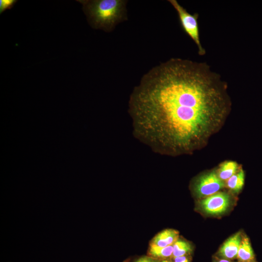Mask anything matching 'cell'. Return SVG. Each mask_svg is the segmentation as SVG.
Masks as SVG:
<instances>
[{
    "label": "cell",
    "mask_w": 262,
    "mask_h": 262,
    "mask_svg": "<svg viewBox=\"0 0 262 262\" xmlns=\"http://www.w3.org/2000/svg\"><path fill=\"white\" fill-rule=\"evenodd\" d=\"M227 86L204 62L172 58L144 74L129 101L135 134L158 151L201 146L230 108Z\"/></svg>",
    "instance_id": "6da1fadb"
},
{
    "label": "cell",
    "mask_w": 262,
    "mask_h": 262,
    "mask_svg": "<svg viewBox=\"0 0 262 262\" xmlns=\"http://www.w3.org/2000/svg\"><path fill=\"white\" fill-rule=\"evenodd\" d=\"M90 26L95 29L111 32L116 25L127 18L123 0H78Z\"/></svg>",
    "instance_id": "7a4b0ae2"
},
{
    "label": "cell",
    "mask_w": 262,
    "mask_h": 262,
    "mask_svg": "<svg viewBox=\"0 0 262 262\" xmlns=\"http://www.w3.org/2000/svg\"><path fill=\"white\" fill-rule=\"evenodd\" d=\"M168 1L176 11L182 30L196 45L198 54L201 56L204 55L206 54V50L200 40L198 22V14H192L189 13L176 0H169Z\"/></svg>",
    "instance_id": "3957f363"
},
{
    "label": "cell",
    "mask_w": 262,
    "mask_h": 262,
    "mask_svg": "<svg viewBox=\"0 0 262 262\" xmlns=\"http://www.w3.org/2000/svg\"><path fill=\"white\" fill-rule=\"evenodd\" d=\"M221 180L215 171L200 176L194 184V191L198 197H208L219 191L224 187Z\"/></svg>",
    "instance_id": "277c9868"
},
{
    "label": "cell",
    "mask_w": 262,
    "mask_h": 262,
    "mask_svg": "<svg viewBox=\"0 0 262 262\" xmlns=\"http://www.w3.org/2000/svg\"><path fill=\"white\" fill-rule=\"evenodd\" d=\"M230 204V197L224 192L215 193L199 201V205L207 213L217 215L224 213Z\"/></svg>",
    "instance_id": "5b68a950"
},
{
    "label": "cell",
    "mask_w": 262,
    "mask_h": 262,
    "mask_svg": "<svg viewBox=\"0 0 262 262\" xmlns=\"http://www.w3.org/2000/svg\"><path fill=\"white\" fill-rule=\"evenodd\" d=\"M242 239L240 232L229 238L221 247L219 251V255L223 258L228 259L236 258Z\"/></svg>",
    "instance_id": "8992f818"
},
{
    "label": "cell",
    "mask_w": 262,
    "mask_h": 262,
    "mask_svg": "<svg viewBox=\"0 0 262 262\" xmlns=\"http://www.w3.org/2000/svg\"><path fill=\"white\" fill-rule=\"evenodd\" d=\"M179 238V232L174 229H164L155 235L150 240L149 244L159 247L173 246Z\"/></svg>",
    "instance_id": "52a82bcc"
},
{
    "label": "cell",
    "mask_w": 262,
    "mask_h": 262,
    "mask_svg": "<svg viewBox=\"0 0 262 262\" xmlns=\"http://www.w3.org/2000/svg\"><path fill=\"white\" fill-rule=\"evenodd\" d=\"M173 246L159 247L149 245L147 255L158 260H169L173 257Z\"/></svg>",
    "instance_id": "ba28073f"
},
{
    "label": "cell",
    "mask_w": 262,
    "mask_h": 262,
    "mask_svg": "<svg viewBox=\"0 0 262 262\" xmlns=\"http://www.w3.org/2000/svg\"><path fill=\"white\" fill-rule=\"evenodd\" d=\"M254 257L249 239L246 236L243 237L237 258L239 261L245 262L253 261Z\"/></svg>",
    "instance_id": "9c48e42d"
},
{
    "label": "cell",
    "mask_w": 262,
    "mask_h": 262,
    "mask_svg": "<svg viewBox=\"0 0 262 262\" xmlns=\"http://www.w3.org/2000/svg\"><path fill=\"white\" fill-rule=\"evenodd\" d=\"M237 169V163L231 161H226L221 164L217 174L221 180H226L236 173Z\"/></svg>",
    "instance_id": "30bf717a"
},
{
    "label": "cell",
    "mask_w": 262,
    "mask_h": 262,
    "mask_svg": "<svg viewBox=\"0 0 262 262\" xmlns=\"http://www.w3.org/2000/svg\"><path fill=\"white\" fill-rule=\"evenodd\" d=\"M173 258L188 255L192 251L191 245L187 241L178 239L173 245Z\"/></svg>",
    "instance_id": "8fae6325"
},
{
    "label": "cell",
    "mask_w": 262,
    "mask_h": 262,
    "mask_svg": "<svg viewBox=\"0 0 262 262\" xmlns=\"http://www.w3.org/2000/svg\"><path fill=\"white\" fill-rule=\"evenodd\" d=\"M245 174L241 169L227 180V185L232 191L238 192L243 188Z\"/></svg>",
    "instance_id": "7c38bea8"
},
{
    "label": "cell",
    "mask_w": 262,
    "mask_h": 262,
    "mask_svg": "<svg viewBox=\"0 0 262 262\" xmlns=\"http://www.w3.org/2000/svg\"><path fill=\"white\" fill-rule=\"evenodd\" d=\"M16 2V0H0V14L11 9Z\"/></svg>",
    "instance_id": "4fadbf2b"
},
{
    "label": "cell",
    "mask_w": 262,
    "mask_h": 262,
    "mask_svg": "<svg viewBox=\"0 0 262 262\" xmlns=\"http://www.w3.org/2000/svg\"><path fill=\"white\" fill-rule=\"evenodd\" d=\"M160 260L154 259L147 255H142L133 260L132 262H159Z\"/></svg>",
    "instance_id": "5bb4252c"
},
{
    "label": "cell",
    "mask_w": 262,
    "mask_h": 262,
    "mask_svg": "<svg viewBox=\"0 0 262 262\" xmlns=\"http://www.w3.org/2000/svg\"><path fill=\"white\" fill-rule=\"evenodd\" d=\"M188 255L176 257L172 258L173 262H190Z\"/></svg>",
    "instance_id": "9a60e30c"
},
{
    "label": "cell",
    "mask_w": 262,
    "mask_h": 262,
    "mask_svg": "<svg viewBox=\"0 0 262 262\" xmlns=\"http://www.w3.org/2000/svg\"><path fill=\"white\" fill-rule=\"evenodd\" d=\"M215 262H230L227 260L222 259V260H219L218 261H217Z\"/></svg>",
    "instance_id": "2e32d148"
},
{
    "label": "cell",
    "mask_w": 262,
    "mask_h": 262,
    "mask_svg": "<svg viewBox=\"0 0 262 262\" xmlns=\"http://www.w3.org/2000/svg\"><path fill=\"white\" fill-rule=\"evenodd\" d=\"M159 262H172L170 260H161Z\"/></svg>",
    "instance_id": "e0dca14e"
},
{
    "label": "cell",
    "mask_w": 262,
    "mask_h": 262,
    "mask_svg": "<svg viewBox=\"0 0 262 262\" xmlns=\"http://www.w3.org/2000/svg\"><path fill=\"white\" fill-rule=\"evenodd\" d=\"M253 262V261H250V262Z\"/></svg>",
    "instance_id": "ac0fdd59"
}]
</instances>
